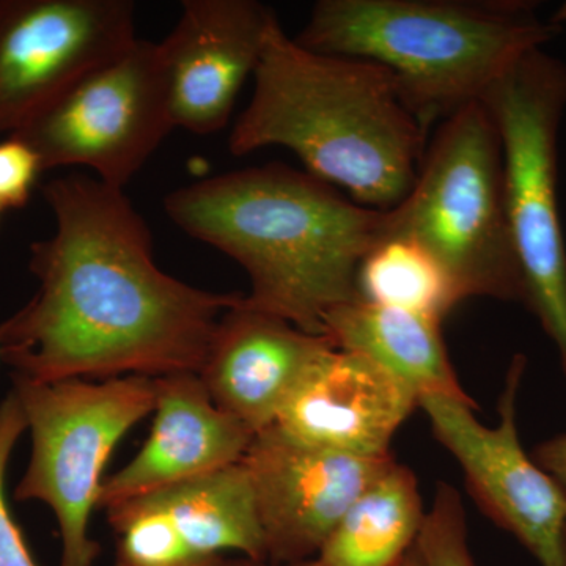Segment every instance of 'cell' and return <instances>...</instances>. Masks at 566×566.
Instances as JSON below:
<instances>
[{"instance_id": "cell-6", "label": "cell", "mask_w": 566, "mask_h": 566, "mask_svg": "<svg viewBox=\"0 0 566 566\" xmlns=\"http://www.w3.org/2000/svg\"><path fill=\"white\" fill-rule=\"evenodd\" d=\"M501 136L506 216L524 304L556 346L566 376V243L558 210V132L566 63L528 51L483 99Z\"/></svg>"}, {"instance_id": "cell-8", "label": "cell", "mask_w": 566, "mask_h": 566, "mask_svg": "<svg viewBox=\"0 0 566 566\" xmlns=\"http://www.w3.org/2000/svg\"><path fill=\"white\" fill-rule=\"evenodd\" d=\"M174 128L159 43L137 39L13 137L31 145L43 170L88 167L125 189Z\"/></svg>"}, {"instance_id": "cell-3", "label": "cell", "mask_w": 566, "mask_h": 566, "mask_svg": "<svg viewBox=\"0 0 566 566\" xmlns=\"http://www.w3.org/2000/svg\"><path fill=\"white\" fill-rule=\"evenodd\" d=\"M253 81L251 103L230 134L232 155L289 148L305 172L374 210H392L411 192L428 129L385 66L307 50L277 18Z\"/></svg>"}, {"instance_id": "cell-22", "label": "cell", "mask_w": 566, "mask_h": 566, "mask_svg": "<svg viewBox=\"0 0 566 566\" xmlns=\"http://www.w3.org/2000/svg\"><path fill=\"white\" fill-rule=\"evenodd\" d=\"M43 172L39 155L18 137L0 142V207L21 210L31 199L33 186Z\"/></svg>"}, {"instance_id": "cell-2", "label": "cell", "mask_w": 566, "mask_h": 566, "mask_svg": "<svg viewBox=\"0 0 566 566\" xmlns=\"http://www.w3.org/2000/svg\"><path fill=\"white\" fill-rule=\"evenodd\" d=\"M164 210L182 232L241 264L251 281L245 303L314 335H324L331 311L360 300L357 271L387 219L281 163L182 186Z\"/></svg>"}, {"instance_id": "cell-1", "label": "cell", "mask_w": 566, "mask_h": 566, "mask_svg": "<svg viewBox=\"0 0 566 566\" xmlns=\"http://www.w3.org/2000/svg\"><path fill=\"white\" fill-rule=\"evenodd\" d=\"M55 218L31 245L35 296L0 324V360L33 381L199 374L219 319L243 293L164 273L123 189L81 172L44 185Z\"/></svg>"}, {"instance_id": "cell-11", "label": "cell", "mask_w": 566, "mask_h": 566, "mask_svg": "<svg viewBox=\"0 0 566 566\" xmlns=\"http://www.w3.org/2000/svg\"><path fill=\"white\" fill-rule=\"evenodd\" d=\"M394 460L305 444L275 423L253 434L241 463L251 480L268 564L314 560L349 506Z\"/></svg>"}, {"instance_id": "cell-5", "label": "cell", "mask_w": 566, "mask_h": 566, "mask_svg": "<svg viewBox=\"0 0 566 566\" xmlns=\"http://www.w3.org/2000/svg\"><path fill=\"white\" fill-rule=\"evenodd\" d=\"M385 237L408 238L430 253L458 303L491 297L524 304L501 136L485 104H471L441 123L411 192L387 211Z\"/></svg>"}, {"instance_id": "cell-25", "label": "cell", "mask_w": 566, "mask_h": 566, "mask_svg": "<svg viewBox=\"0 0 566 566\" xmlns=\"http://www.w3.org/2000/svg\"><path fill=\"white\" fill-rule=\"evenodd\" d=\"M401 566H422V562H420L419 553H417V547L411 551V554H409L408 557H406V560L403 562V565Z\"/></svg>"}, {"instance_id": "cell-21", "label": "cell", "mask_w": 566, "mask_h": 566, "mask_svg": "<svg viewBox=\"0 0 566 566\" xmlns=\"http://www.w3.org/2000/svg\"><path fill=\"white\" fill-rule=\"evenodd\" d=\"M28 431L24 412L13 390L0 403V566H39L24 534L11 515L6 495V476L14 446Z\"/></svg>"}, {"instance_id": "cell-27", "label": "cell", "mask_w": 566, "mask_h": 566, "mask_svg": "<svg viewBox=\"0 0 566 566\" xmlns=\"http://www.w3.org/2000/svg\"><path fill=\"white\" fill-rule=\"evenodd\" d=\"M2 212H3V208L0 207V222H2Z\"/></svg>"}, {"instance_id": "cell-16", "label": "cell", "mask_w": 566, "mask_h": 566, "mask_svg": "<svg viewBox=\"0 0 566 566\" xmlns=\"http://www.w3.org/2000/svg\"><path fill=\"white\" fill-rule=\"evenodd\" d=\"M128 502L193 564L221 566L226 553L266 562L251 480L243 463Z\"/></svg>"}, {"instance_id": "cell-18", "label": "cell", "mask_w": 566, "mask_h": 566, "mask_svg": "<svg viewBox=\"0 0 566 566\" xmlns=\"http://www.w3.org/2000/svg\"><path fill=\"white\" fill-rule=\"evenodd\" d=\"M417 476L394 460L349 506L324 543L315 566H401L422 532Z\"/></svg>"}, {"instance_id": "cell-28", "label": "cell", "mask_w": 566, "mask_h": 566, "mask_svg": "<svg viewBox=\"0 0 566 566\" xmlns=\"http://www.w3.org/2000/svg\"><path fill=\"white\" fill-rule=\"evenodd\" d=\"M565 566H566V551H565Z\"/></svg>"}, {"instance_id": "cell-26", "label": "cell", "mask_w": 566, "mask_h": 566, "mask_svg": "<svg viewBox=\"0 0 566 566\" xmlns=\"http://www.w3.org/2000/svg\"><path fill=\"white\" fill-rule=\"evenodd\" d=\"M553 21L560 25V28L562 24H566V2L557 10V13L554 14Z\"/></svg>"}, {"instance_id": "cell-23", "label": "cell", "mask_w": 566, "mask_h": 566, "mask_svg": "<svg viewBox=\"0 0 566 566\" xmlns=\"http://www.w3.org/2000/svg\"><path fill=\"white\" fill-rule=\"evenodd\" d=\"M532 457L556 480L566 495V433L554 436L536 446Z\"/></svg>"}, {"instance_id": "cell-24", "label": "cell", "mask_w": 566, "mask_h": 566, "mask_svg": "<svg viewBox=\"0 0 566 566\" xmlns=\"http://www.w3.org/2000/svg\"><path fill=\"white\" fill-rule=\"evenodd\" d=\"M226 566H315V565H314V560L301 562V564H292V565H274V564H268V562H253V560H249V558L238 557V558H227Z\"/></svg>"}, {"instance_id": "cell-20", "label": "cell", "mask_w": 566, "mask_h": 566, "mask_svg": "<svg viewBox=\"0 0 566 566\" xmlns=\"http://www.w3.org/2000/svg\"><path fill=\"white\" fill-rule=\"evenodd\" d=\"M416 547L422 566H474L463 501L455 488L439 483Z\"/></svg>"}, {"instance_id": "cell-7", "label": "cell", "mask_w": 566, "mask_h": 566, "mask_svg": "<svg viewBox=\"0 0 566 566\" xmlns=\"http://www.w3.org/2000/svg\"><path fill=\"white\" fill-rule=\"evenodd\" d=\"M11 381L32 439L14 499L50 506L61 535V566H93L102 556L91 521L104 469L122 439L155 411L156 378L41 382L11 374Z\"/></svg>"}, {"instance_id": "cell-9", "label": "cell", "mask_w": 566, "mask_h": 566, "mask_svg": "<svg viewBox=\"0 0 566 566\" xmlns=\"http://www.w3.org/2000/svg\"><path fill=\"white\" fill-rule=\"evenodd\" d=\"M527 359L516 354L499 398V422L476 420V406L447 397L420 398L439 444L455 458L476 505L510 532L542 566H565L566 495L521 444L517 398Z\"/></svg>"}, {"instance_id": "cell-17", "label": "cell", "mask_w": 566, "mask_h": 566, "mask_svg": "<svg viewBox=\"0 0 566 566\" xmlns=\"http://www.w3.org/2000/svg\"><path fill=\"white\" fill-rule=\"evenodd\" d=\"M441 322L356 300L324 318V335L342 352L359 354L417 397H447L476 406L450 360Z\"/></svg>"}, {"instance_id": "cell-15", "label": "cell", "mask_w": 566, "mask_h": 566, "mask_svg": "<svg viewBox=\"0 0 566 566\" xmlns=\"http://www.w3.org/2000/svg\"><path fill=\"white\" fill-rule=\"evenodd\" d=\"M416 409L420 400L409 387L359 354L334 348L297 386L275 424L305 444L387 458Z\"/></svg>"}, {"instance_id": "cell-4", "label": "cell", "mask_w": 566, "mask_h": 566, "mask_svg": "<svg viewBox=\"0 0 566 566\" xmlns=\"http://www.w3.org/2000/svg\"><path fill=\"white\" fill-rule=\"evenodd\" d=\"M527 0H319L296 43L379 63L430 132L560 32Z\"/></svg>"}, {"instance_id": "cell-14", "label": "cell", "mask_w": 566, "mask_h": 566, "mask_svg": "<svg viewBox=\"0 0 566 566\" xmlns=\"http://www.w3.org/2000/svg\"><path fill=\"white\" fill-rule=\"evenodd\" d=\"M150 436L125 468L104 479L98 509L125 504L241 463L253 433L211 400L199 374L156 378Z\"/></svg>"}, {"instance_id": "cell-10", "label": "cell", "mask_w": 566, "mask_h": 566, "mask_svg": "<svg viewBox=\"0 0 566 566\" xmlns=\"http://www.w3.org/2000/svg\"><path fill=\"white\" fill-rule=\"evenodd\" d=\"M132 0H0V134L13 136L137 40Z\"/></svg>"}, {"instance_id": "cell-13", "label": "cell", "mask_w": 566, "mask_h": 566, "mask_svg": "<svg viewBox=\"0 0 566 566\" xmlns=\"http://www.w3.org/2000/svg\"><path fill=\"white\" fill-rule=\"evenodd\" d=\"M335 345L281 316L245 303L244 294L216 326L199 376L221 411L253 434L277 422L308 371Z\"/></svg>"}, {"instance_id": "cell-12", "label": "cell", "mask_w": 566, "mask_h": 566, "mask_svg": "<svg viewBox=\"0 0 566 566\" xmlns=\"http://www.w3.org/2000/svg\"><path fill=\"white\" fill-rule=\"evenodd\" d=\"M174 31L159 43L175 128L221 132L255 74L277 14L256 0H185Z\"/></svg>"}, {"instance_id": "cell-19", "label": "cell", "mask_w": 566, "mask_h": 566, "mask_svg": "<svg viewBox=\"0 0 566 566\" xmlns=\"http://www.w3.org/2000/svg\"><path fill=\"white\" fill-rule=\"evenodd\" d=\"M357 293L367 303L444 322L458 300L433 256L408 238L385 237L357 271Z\"/></svg>"}]
</instances>
